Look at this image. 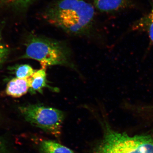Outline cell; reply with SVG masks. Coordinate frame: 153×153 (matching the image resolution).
<instances>
[{"label": "cell", "instance_id": "cell-1", "mask_svg": "<svg viewBox=\"0 0 153 153\" xmlns=\"http://www.w3.org/2000/svg\"><path fill=\"white\" fill-rule=\"evenodd\" d=\"M93 6L84 0H58L44 12L48 23L74 35L85 33L93 22Z\"/></svg>", "mask_w": 153, "mask_h": 153}, {"label": "cell", "instance_id": "cell-2", "mask_svg": "<svg viewBox=\"0 0 153 153\" xmlns=\"http://www.w3.org/2000/svg\"><path fill=\"white\" fill-rule=\"evenodd\" d=\"M23 57L37 60L42 68L55 65L73 66L68 47L61 41L46 37H31Z\"/></svg>", "mask_w": 153, "mask_h": 153}, {"label": "cell", "instance_id": "cell-3", "mask_svg": "<svg viewBox=\"0 0 153 153\" xmlns=\"http://www.w3.org/2000/svg\"><path fill=\"white\" fill-rule=\"evenodd\" d=\"M94 153H153V137L131 136L106 126L102 139Z\"/></svg>", "mask_w": 153, "mask_h": 153}, {"label": "cell", "instance_id": "cell-4", "mask_svg": "<svg viewBox=\"0 0 153 153\" xmlns=\"http://www.w3.org/2000/svg\"><path fill=\"white\" fill-rule=\"evenodd\" d=\"M25 119L48 134L59 137L65 118L60 110L42 104H29L19 107Z\"/></svg>", "mask_w": 153, "mask_h": 153}, {"label": "cell", "instance_id": "cell-5", "mask_svg": "<svg viewBox=\"0 0 153 153\" xmlns=\"http://www.w3.org/2000/svg\"><path fill=\"white\" fill-rule=\"evenodd\" d=\"M46 68H42L35 71L33 75L28 78L30 89L32 93L36 92L42 93L43 88H48L54 91H58L57 88L52 87L48 84Z\"/></svg>", "mask_w": 153, "mask_h": 153}, {"label": "cell", "instance_id": "cell-6", "mask_svg": "<svg viewBox=\"0 0 153 153\" xmlns=\"http://www.w3.org/2000/svg\"><path fill=\"white\" fill-rule=\"evenodd\" d=\"M94 6L100 12H116L132 6L131 0H93Z\"/></svg>", "mask_w": 153, "mask_h": 153}, {"label": "cell", "instance_id": "cell-7", "mask_svg": "<svg viewBox=\"0 0 153 153\" xmlns=\"http://www.w3.org/2000/svg\"><path fill=\"white\" fill-rule=\"evenodd\" d=\"M30 89L29 79L14 78L9 81L6 88L7 95L18 98L25 95Z\"/></svg>", "mask_w": 153, "mask_h": 153}, {"label": "cell", "instance_id": "cell-8", "mask_svg": "<svg viewBox=\"0 0 153 153\" xmlns=\"http://www.w3.org/2000/svg\"><path fill=\"white\" fill-rule=\"evenodd\" d=\"M132 27L133 30L146 32L150 40L153 43V1L150 12L137 21Z\"/></svg>", "mask_w": 153, "mask_h": 153}, {"label": "cell", "instance_id": "cell-9", "mask_svg": "<svg viewBox=\"0 0 153 153\" xmlns=\"http://www.w3.org/2000/svg\"><path fill=\"white\" fill-rule=\"evenodd\" d=\"M39 149L41 153H75L65 146L50 140L42 141Z\"/></svg>", "mask_w": 153, "mask_h": 153}, {"label": "cell", "instance_id": "cell-10", "mask_svg": "<svg viewBox=\"0 0 153 153\" xmlns=\"http://www.w3.org/2000/svg\"><path fill=\"white\" fill-rule=\"evenodd\" d=\"M35 70L28 64H22L15 68V74L17 78L27 79L33 75Z\"/></svg>", "mask_w": 153, "mask_h": 153}, {"label": "cell", "instance_id": "cell-11", "mask_svg": "<svg viewBox=\"0 0 153 153\" xmlns=\"http://www.w3.org/2000/svg\"><path fill=\"white\" fill-rule=\"evenodd\" d=\"M9 52V48L3 43L0 35V68L7 60Z\"/></svg>", "mask_w": 153, "mask_h": 153}, {"label": "cell", "instance_id": "cell-12", "mask_svg": "<svg viewBox=\"0 0 153 153\" xmlns=\"http://www.w3.org/2000/svg\"><path fill=\"white\" fill-rule=\"evenodd\" d=\"M7 1L8 3L14 5L25 7L33 2L34 0H7Z\"/></svg>", "mask_w": 153, "mask_h": 153}, {"label": "cell", "instance_id": "cell-13", "mask_svg": "<svg viewBox=\"0 0 153 153\" xmlns=\"http://www.w3.org/2000/svg\"><path fill=\"white\" fill-rule=\"evenodd\" d=\"M6 151V147L4 143L0 140V153H4Z\"/></svg>", "mask_w": 153, "mask_h": 153}]
</instances>
